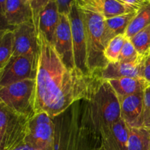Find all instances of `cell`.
I'll list each match as a JSON object with an SVG mask.
<instances>
[{
	"label": "cell",
	"instance_id": "8",
	"mask_svg": "<svg viewBox=\"0 0 150 150\" xmlns=\"http://www.w3.org/2000/svg\"><path fill=\"white\" fill-rule=\"evenodd\" d=\"M38 61L26 57H12L0 70V87L24 80H36Z\"/></svg>",
	"mask_w": 150,
	"mask_h": 150
},
{
	"label": "cell",
	"instance_id": "13",
	"mask_svg": "<svg viewBox=\"0 0 150 150\" xmlns=\"http://www.w3.org/2000/svg\"><path fill=\"white\" fill-rule=\"evenodd\" d=\"M100 133L103 138L101 150H127L129 126L122 118Z\"/></svg>",
	"mask_w": 150,
	"mask_h": 150
},
{
	"label": "cell",
	"instance_id": "18",
	"mask_svg": "<svg viewBox=\"0 0 150 150\" xmlns=\"http://www.w3.org/2000/svg\"><path fill=\"white\" fill-rule=\"evenodd\" d=\"M138 12V11H137ZM137 12L127 13L121 16H115L105 20V29L103 33V43L105 47L107 44L116 36L124 35L128 26Z\"/></svg>",
	"mask_w": 150,
	"mask_h": 150
},
{
	"label": "cell",
	"instance_id": "27",
	"mask_svg": "<svg viewBox=\"0 0 150 150\" xmlns=\"http://www.w3.org/2000/svg\"><path fill=\"white\" fill-rule=\"evenodd\" d=\"M57 3L60 14L68 15L75 0H57Z\"/></svg>",
	"mask_w": 150,
	"mask_h": 150
},
{
	"label": "cell",
	"instance_id": "2",
	"mask_svg": "<svg viewBox=\"0 0 150 150\" xmlns=\"http://www.w3.org/2000/svg\"><path fill=\"white\" fill-rule=\"evenodd\" d=\"M81 10L87 42L88 67L91 73L99 74L108 64L104 54L105 47L103 43V33L105 19L97 13Z\"/></svg>",
	"mask_w": 150,
	"mask_h": 150
},
{
	"label": "cell",
	"instance_id": "6",
	"mask_svg": "<svg viewBox=\"0 0 150 150\" xmlns=\"http://www.w3.org/2000/svg\"><path fill=\"white\" fill-rule=\"evenodd\" d=\"M73 37V54L76 68L85 75H92L87 64V42L82 10L75 2L68 14Z\"/></svg>",
	"mask_w": 150,
	"mask_h": 150
},
{
	"label": "cell",
	"instance_id": "12",
	"mask_svg": "<svg viewBox=\"0 0 150 150\" xmlns=\"http://www.w3.org/2000/svg\"><path fill=\"white\" fill-rule=\"evenodd\" d=\"M146 57L141 56L139 59L133 61L108 63L106 67L99 73L100 77L104 81L124 77L144 78Z\"/></svg>",
	"mask_w": 150,
	"mask_h": 150
},
{
	"label": "cell",
	"instance_id": "23",
	"mask_svg": "<svg viewBox=\"0 0 150 150\" xmlns=\"http://www.w3.org/2000/svg\"><path fill=\"white\" fill-rule=\"evenodd\" d=\"M125 39L126 38L124 35H117L107 44L104 54L108 63L118 62Z\"/></svg>",
	"mask_w": 150,
	"mask_h": 150
},
{
	"label": "cell",
	"instance_id": "28",
	"mask_svg": "<svg viewBox=\"0 0 150 150\" xmlns=\"http://www.w3.org/2000/svg\"><path fill=\"white\" fill-rule=\"evenodd\" d=\"M120 1L126 3L127 4H130L131 6H133V7H136L138 9H140V7L144 4H145L147 1V0H120Z\"/></svg>",
	"mask_w": 150,
	"mask_h": 150
},
{
	"label": "cell",
	"instance_id": "17",
	"mask_svg": "<svg viewBox=\"0 0 150 150\" xmlns=\"http://www.w3.org/2000/svg\"><path fill=\"white\" fill-rule=\"evenodd\" d=\"M119 99L143 91L149 83L144 78L124 77L107 81Z\"/></svg>",
	"mask_w": 150,
	"mask_h": 150
},
{
	"label": "cell",
	"instance_id": "7",
	"mask_svg": "<svg viewBox=\"0 0 150 150\" xmlns=\"http://www.w3.org/2000/svg\"><path fill=\"white\" fill-rule=\"evenodd\" d=\"M25 142L38 150H54V124L45 113H38L30 119Z\"/></svg>",
	"mask_w": 150,
	"mask_h": 150
},
{
	"label": "cell",
	"instance_id": "21",
	"mask_svg": "<svg viewBox=\"0 0 150 150\" xmlns=\"http://www.w3.org/2000/svg\"><path fill=\"white\" fill-rule=\"evenodd\" d=\"M14 38L13 29H5L1 30L0 40V70L5 67L13 56Z\"/></svg>",
	"mask_w": 150,
	"mask_h": 150
},
{
	"label": "cell",
	"instance_id": "16",
	"mask_svg": "<svg viewBox=\"0 0 150 150\" xmlns=\"http://www.w3.org/2000/svg\"><path fill=\"white\" fill-rule=\"evenodd\" d=\"M59 18L60 13L58 10L57 0H50L40 14L38 34H42L51 45H52Z\"/></svg>",
	"mask_w": 150,
	"mask_h": 150
},
{
	"label": "cell",
	"instance_id": "33",
	"mask_svg": "<svg viewBox=\"0 0 150 150\" xmlns=\"http://www.w3.org/2000/svg\"><path fill=\"white\" fill-rule=\"evenodd\" d=\"M149 55H150V51H149Z\"/></svg>",
	"mask_w": 150,
	"mask_h": 150
},
{
	"label": "cell",
	"instance_id": "20",
	"mask_svg": "<svg viewBox=\"0 0 150 150\" xmlns=\"http://www.w3.org/2000/svg\"><path fill=\"white\" fill-rule=\"evenodd\" d=\"M150 130L129 127L127 150H149Z\"/></svg>",
	"mask_w": 150,
	"mask_h": 150
},
{
	"label": "cell",
	"instance_id": "4",
	"mask_svg": "<svg viewBox=\"0 0 150 150\" xmlns=\"http://www.w3.org/2000/svg\"><path fill=\"white\" fill-rule=\"evenodd\" d=\"M36 80H24L0 87V102L17 114L35 115Z\"/></svg>",
	"mask_w": 150,
	"mask_h": 150
},
{
	"label": "cell",
	"instance_id": "30",
	"mask_svg": "<svg viewBox=\"0 0 150 150\" xmlns=\"http://www.w3.org/2000/svg\"><path fill=\"white\" fill-rule=\"evenodd\" d=\"M7 0H0V13H1V16L3 17L4 15V11H5V6Z\"/></svg>",
	"mask_w": 150,
	"mask_h": 150
},
{
	"label": "cell",
	"instance_id": "15",
	"mask_svg": "<svg viewBox=\"0 0 150 150\" xmlns=\"http://www.w3.org/2000/svg\"><path fill=\"white\" fill-rule=\"evenodd\" d=\"M1 18L7 25L13 27L26 22L33 21L30 3L24 0H7L4 15Z\"/></svg>",
	"mask_w": 150,
	"mask_h": 150
},
{
	"label": "cell",
	"instance_id": "29",
	"mask_svg": "<svg viewBox=\"0 0 150 150\" xmlns=\"http://www.w3.org/2000/svg\"><path fill=\"white\" fill-rule=\"evenodd\" d=\"M144 78L150 83V55L146 57V61H145Z\"/></svg>",
	"mask_w": 150,
	"mask_h": 150
},
{
	"label": "cell",
	"instance_id": "9",
	"mask_svg": "<svg viewBox=\"0 0 150 150\" xmlns=\"http://www.w3.org/2000/svg\"><path fill=\"white\" fill-rule=\"evenodd\" d=\"M13 32L15 38L12 57L26 56L38 61L40 47L38 33L34 22H26L16 26Z\"/></svg>",
	"mask_w": 150,
	"mask_h": 150
},
{
	"label": "cell",
	"instance_id": "25",
	"mask_svg": "<svg viewBox=\"0 0 150 150\" xmlns=\"http://www.w3.org/2000/svg\"><path fill=\"white\" fill-rule=\"evenodd\" d=\"M141 55L136 51L134 45L132 43L131 40L130 39L126 38L124 45L122 47V49L121 54L120 55L118 62L133 61V60L139 59Z\"/></svg>",
	"mask_w": 150,
	"mask_h": 150
},
{
	"label": "cell",
	"instance_id": "10",
	"mask_svg": "<svg viewBox=\"0 0 150 150\" xmlns=\"http://www.w3.org/2000/svg\"><path fill=\"white\" fill-rule=\"evenodd\" d=\"M51 45L68 68H76L73 54V37L68 15L60 14L59 21Z\"/></svg>",
	"mask_w": 150,
	"mask_h": 150
},
{
	"label": "cell",
	"instance_id": "19",
	"mask_svg": "<svg viewBox=\"0 0 150 150\" xmlns=\"http://www.w3.org/2000/svg\"><path fill=\"white\" fill-rule=\"evenodd\" d=\"M149 25H150V3L147 1L140 7L129 23L124 34L125 37L130 39Z\"/></svg>",
	"mask_w": 150,
	"mask_h": 150
},
{
	"label": "cell",
	"instance_id": "11",
	"mask_svg": "<svg viewBox=\"0 0 150 150\" xmlns=\"http://www.w3.org/2000/svg\"><path fill=\"white\" fill-rule=\"evenodd\" d=\"M75 2L81 10L99 14L105 19L139 10L120 0H75Z\"/></svg>",
	"mask_w": 150,
	"mask_h": 150
},
{
	"label": "cell",
	"instance_id": "3",
	"mask_svg": "<svg viewBox=\"0 0 150 150\" xmlns=\"http://www.w3.org/2000/svg\"><path fill=\"white\" fill-rule=\"evenodd\" d=\"M89 102L91 117L100 132L109 128L121 118L120 100L107 81L101 82Z\"/></svg>",
	"mask_w": 150,
	"mask_h": 150
},
{
	"label": "cell",
	"instance_id": "31",
	"mask_svg": "<svg viewBox=\"0 0 150 150\" xmlns=\"http://www.w3.org/2000/svg\"><path fill=\"white\" fill-rule=\"evenodd\" d=\"M25 1H26V2H29V3H30V1H31V0H24Z\"/></svg>",
	"mask_w": 150,
	"mask_h": 150
},
{
	"label": "cell",
	"instance_id": "35",
	"mask_svg": "<svg viewBox=\"0 0 150 150\" xmlns=\"http://www.w3.org/2000/svg\"><path fill=\"white\" fill-rule=\"evenodd\" d=\"M100 150H101V149H100Z\"/></svg>",
	"mask_w": 150,
	"mask_h": 150
},
{
	"label": "cell",
	"instance_id": "24",
	"mask_svg": "<svg viewBox=\"0 0 150 150\" xmlns=\"http://www.w3.org/2000/svg\"><path fill=\"white\" fill-rule=\"evenodd\" d=\"M139 127L150 130V83L144 90L143 111L139 123Z\"/></svg>",
	"mask_w": 150,
	"mask_h": 150
},
{
	"label": "cell",
	"instance_id": "26",
	"mask_svg": "<svg viewBox=\"0 0 150 150\" xmlns=\"http://www.w3.org/2000/svg\"><path fill=\"white\" fill-rule=\"evenodd\" d=\"M50 0H31L30 5L33 13V21L38 33V22L41 11L48 4Z\"/></svg>",
	"mask_w": 150,
	"mask_h": 150
},
{
	"label": "cell",
	"instance_id": "22",
	"mask_svg": "<svg viewBox=\"0 0 150 150\" xmlns=\"http://www.w3.org/2000/svg\"><path fill=\"white\" fill-rule=\"evenodd\" d=\"M132 43L141 56L148 57L150 51V25L130 38Z\"/></svg>",
	"mask_w": 150,
	"mask_h": 150
},
{
	"label": "cell",
	"instance_id": "14",
	"mask_svg": "<svg viewBox=\"0 0 150 150\" xmlns=\"http://www.w3.org/2000/svg\"><path fill=\"white\" fill-rule=\"evenodd\" d=\"M144 90L119 99L121 118L130 127H139L143 111Z\"/></svg>",
	"mask_w": 150,
	"mask_h": 150
},
{
	"label": "cell",
	"instance_id": "34",
	"mask_svg": "<svg viewBox=\"0 0 150 150\" xmlns=\"http://www.w3.org/2000/svg\"><path fill=\"white\" fill-rule=\"evenodd\" d=\"M149 150H150V146H149Z\"/></svg>",
	"mask_w": 150,
	"mask_h": 150
},
{
	"label": "cell",
	"instance_id": "32",
	"mask_svg": "<svg viewBox=\"0 0 150 150\" xmlns=\"http://www.w3.org/2000/svg\"><path fill=\"white\" fill-rule=\"evenodd\" d=\"M147 1H149V2L150 3V0H147Z\"/></svg>",
	"mask_w": 150,
	"mask_h": 150
},
{
	"label": "cell",
	"instance_id": "1",
	"mask_svg": "<svg viewBox=\"0 0 150 150\" xmlns=\"http://www.w3.org/2000/svg\"><path fill=\"white\" fill-rule=\"evenodd\" d=\"M38 38L35 114L43 112L54 119L76 101H90L103 80L99 74L85 75L77 68H68L44 35L39 33Z\"/></svg>",
	"mask_w": 150,
	"mask_h": 150
},
{
	"label": "cell",
	"instance_id": "5",
	"mask_svg": "<svg viewBox=\"0 0 150 150\" xmlns=\"http://www.w3.org/2000/svg\"><path fill=\"white\" fill-rule=\"evenodd\" d=\"M30 119L17 114L0 102L1 150H13L25 143Z\"/></svg>",
	"mask_w": 150,
	"mask_h": 150
}]
</instances>
